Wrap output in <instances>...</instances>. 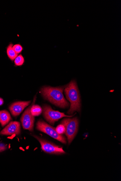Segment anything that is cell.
<instances>
[{"instance_id":"cell-4","label":"cell","mask_w":121,"mask_h":181,"mask_svg":"<svg viewBox=\"0 0 121 181\" xmlns=\"http://www.w3.org/2000/svg\"><path fill=\"white\" fill-rule=\"evenodd\" d=\"M61 123L65 127V135L67 136L69 144H70L77 132L79 120L77 118L73 119L66 118L63 120Z\"/></svg>"},{"instance_id":"cell-7","label":"cell","mask_w":121,"mask_h":181,"mask_svg":"<svg viewBox=\"0 0 121 181\" xmlns=\"http://www.w3.org/2000/svg\"><path fill=\"white\" fill-rule=\"evenodd\" d=\"M31 106L28 107L24 112L21 118V120L23 128L28 130L30 131H33L34 125L35 117L30 112Z\"/></svg>"},{"instance_id":"cell-9","label":"cell","mask_w":121,"mask_h":181,"mask_svg":"<svg viewBox=\"0 0 121 181\" xmlns=\"http://www.w3.org/2000/svg\"><path fill=\"white\" fill-rule=\"evenodd\" d=\"M30 101L15 102L9 107V110L13 116H18L21 114L25 107L30 105Z\"/></svg>"},{"instance_id":"cell-2","label":"cell","mask_w":121,"mask_h":181,"mask_svg":"<svg viewBox=\"0 0 121 181\" xmlns=\"http://www.w3.org/2000/svg\"><path fill=\"white\" fill-rule=\"evenodd\" d=\"M65 92L67 100L70 101V107L67 113L72 114L76 111H81V99L76 80H72L65 87Z\"/></svg>"},{"instance_id":"cell-11","label":"cell","mask_w":121,"mask_h":181,"mask_svg":"<svg viewBox=\"0 0 121 181\" xmlns=\"http://www.w3.org/2000/svg\"><path fill=\"white\" fill-rule=\"evenodd\" d=\"M13 44H11L8 46L7 49V53L8 57L11 61L15 60L18 54L15 53L13 48Z\"/></svg>"},{"instance_id":"cell-12","label":"cell","mask_w":121,"mask_h":181,"mask_svg":"<svg viewBox=\"0 0 121 181\" xmlns=\"http://www.w3.org/2000/svg\"><path fill=\"white\" fill-rule=\"evenodd\" d=\"M30 112L34 116H39L42 112V109L39 105H33L30 109Z\"/></svg>"},{"instance_id":"cell-14","label":"cell","mask_w":121,"mask_h":181,"mask_svg":"<svg viewBox=\"0 0 121 181\" xmlns=\"http://www.w3.org/2000/svg\"><path fill=\"white\" fill-rule=\"evenodd\" d=\"M56 130L58 133L62 135L65 133L66 129L65 126L63 124H61L58 125L56 128Z\"/></svg>"},{"instance_id":"cell-10","label":"cell","mask_w":121,"mask_h":181,"mask_svg":"<svg viewBox=\"0 0 121 181\" xmlns=\"http://www.w3.org/2000/svg\"><path fill=\"white\" fill-rule=\"evenodd\" d=\"M12 119L10 113L7 110L0 111V123L2 127L7 125Z\"/></svg>"},{"instance_id":"cell-13","label":"cell","mask_w":121,"mask_h":181,"mask_svg":"<svg viewBox=\"0 0 121 181\" xmlns=\"http://www.w3.org/2000/svg\"><path fill=\"white\" fill-rule=\"evenodd\" d=\"M24 59L22 55L20 54L16 57L15 58L14 63L15 65L17 66H21L23 64Z\"/></svg>"},{"instance_id":"cell-17","label":"cell","mask_w":121,"mask_h":181,"mask_svg":"<svg viewBox=\"0 0 121 181\" xmlns=\"http://www.w3.org/2000/svg\"><path fill=\"white\" fill-rule=\"evenodd\" d=\"M4 101L3 99L1 98H0V106L3 105L4 104Z\"/></svg>"},{"instance_id":"cell-16","label":"cell","mask_w":121,"mask_h":181,"mask_svg":"<svg viewBox=\"0 0 121 181\" xmlns=\"http://www.w3.org/2000/svg\"><path fill=\"white\" fill-rule=\"evenodd\" d=\"M7 149V146L4 143H0V152L5 151Z\"/></svg>"},{"instance_id":"cell-5","label":"cell","mask_w":121,"mask_h":181,"mask_svg":"<svg viewBox=\"0 0 121 181\" xmlns=\"http://www.w3.org/2000/svg\"><path fill=\"white\" fill-rule=\"evenodd\" d=\"M39 141L41 145V148L45 152L50 154L61 155L65 154V151L62 147L57 145L45 139L36 135H33Z\"/></svg>"},{"instance_id":"cell-6","label":"cell","mask_w":121,"mask_h":181,"mask_svg":"<svg viewBox=\"0 0 121 181\" xmlns=\"http://www.w3.org/2000/svg\"><path fill=\"white\" fill-rule=\"evenodd\" d=\"M43 115L47 122L52 125H54L55 122L63 117H71L73 116H68L64 113L55 111L49 106L45 105L43 107Z\"/></svg>"},{"instance_id":"cell-1","label":"cell","mask_w":121,"mask_h":181,"mask_svg":"<svg viewBox=\"0 0 121 181\" xmlns=\"http://www.w3.org/2000/svg\"><path fill=\"white\" fill-rule=\"evenodd\" d=\"M65 87H45L41 89V93L45 99L62 108L68 107L69 103L64 98L63 91Z\"/></svg>"},{"instance_id":"cell-15","label":"cell","mask_w":121,"mask_h":181,"mask_svg":"<svg viewBox=\"0 0 121 181\" xmlns=\"http://www.w3.org/2000/svg\"><path fill=\"white\" fill-rule=\"evenodd\" d=\"M13 48L17 54L21 53L23 50V47L20 44H17L13 45Z\"/></svg>"},{"instance_id":"cell-3","label":"cell","mask_w":121,"mask_h":181,"mask_svg":"<svg viewBox=\"0 0 121 181\" xmlns=\"http://www.w3.org/2000/svg\"><path fill=\"white\" fill-rule=\"evenodd\" d=\"M37 129L46 133L52 137L54 138L64 144H67L66 138L62 135L57 133L56 128L49 125L42 120L38 121L36 124Z\"/></svg>"},{"instance_id":"cell-8","label":"cell","mask_w":121,"mask_h":181,"mask_svg":"<svg viewBox=\"0 0 121 181\" xmlns=\"http://www.w3.org/2000/svg\"><path fill=\"white\" fill-rule=\"evenodd\" d=\"M21 124L19 122H11L1 131L0 134L4 135H19L21 133Z\"/></svg>"}]
</instances>
